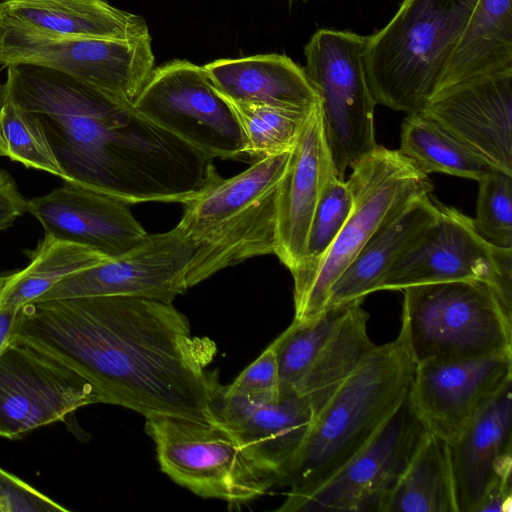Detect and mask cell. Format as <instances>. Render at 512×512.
<instances>
[{"label": "cell", "instance_id": "obj_32", "mask_svg": "<svg viewBox=\"0 0 512 512\" xmlns=\"http://www.w3.org/2000/svg\"><path fill=\"white\" fill-rule=\"evenodd\" d=\"M229 103L240 121L246 154L256 160L291 150L314 107L297 110Z\"/></svg>", "mask_w": 512, "mask_h": 512}, {"label": "cell", "instance_id": "obj_22", "mask_svg": "<svg viewBox=\"0 0 512 512\" xmlns=\"http://www.w3.org/2000/svg\"><path fill=\"white\" fill-rule=\"evenodd\" d=\"M277 189L241 212L185 235L194 245L186 275L188 288L228 266L276 253Z\"/></svg>", "mask_w": 512, "mask_h": 512}, {"label": "cell", "instance_id": "obj_11", "mask_svg": "<svg viewBox=\"0 0 512 512\" xmlns=\"http://www.w3.org/2000/svg\"><path fill=\"white\" fill-rule=\"evenodd\" d=\"M460 280L487 282L512 303V248L489 243L472 218L437 201L434 221L394 261L379 291Z\"/></svg>", "mask_w": 512, "mask_h": 512}, {"label": "cell", "instance_id": "obj_30", "mask_svg": "<svg viewBox=\"0 0 512 512\" xmlns=\"http://www.w3.org/2000/svg\"><path fill=\"white\" fill-rule=\"evenodd\" d=\"M398 150L426 175L444 173L478 180L494 169L419 111L403 120Z\"/></svg>", "mask_w": 512, "mask_h": 512}, {"label": "cell", "instance_id": "obj_3", "mask_svg": "<svg viewBox=\"0 0 512 512\" xmlns=\"http://www.w3.org/2000/svg\"><path fill=\"white\" fill-rule=\"evenodd\" d=\"M415 367L400 335L376 345L314 416L279 483L287 494L311 492L353 458L408 395Z\"/></svg>", "mask_w": 512, "mask_h": 512}, {"label": "cell", "instance_id": "obj_12", "mask_svg": "<svg viewBox=\"0 0 512 512\" xmlns=\"http://www.w3.org/2000/svg\"><path fill=\"white\" fill-rule=\"evenodd\" d=\"M428 434L408 395L371 440L316 489L287 494L282 512H380Z\"/></svg>", "mask_w": 512, "mask_h": 512}, {"label": "cell", "instance_id": "obj_23", "mask_svg": "<svg viewBox=\"0 0 512 512\" xmlns=\"http://www.w3.org/2000/svg\"><path fill=\"white\" fill-rule=\"evenodd\" d=\"M0 16L49 35L103 39L150 36L142 16L106 0H2Z\"/></svg>", "mask_w": 512, "mask_h": 512}, {"label": "cell", "instance_id": "obj_31", "mask_svg": "<svg viewBox=\"0 0 512 512\" xmlns=\"http://www.w3.org/2000/svg\"><path fill=\"white\" fill-rule=\"evenodd\" d=\"M349 305L325 309L308 321L293 320L273 341L280 394H294L317 352L335 330Z\"/></svg>", "mask_w": 512, "mask_h": 512}, {"label": "cell", "instance_id": "obj_14", "mask_svg": "<svg viewBox=\"0 0 512 512\" xmlns=\"http://www.w3.org/2000/svg\"><path fill=\"white\" fill-rule=\"evenodd\" d=\"M194 245L177 225L149 235L128 253L75 272L36 300L133 296L172 302L188 288Z\"/></svg>", "mask_w": 512, "mask_h": 512}, {"label": "cell", "instance_id": "obj_15", "mask_svg": "<svg viewBox=\"0 0 512 512\" xmlns=\"http://www.w3.org/2000/svg\"><path fill=\"white\" fill-rule=\"evenodd\" d=\"M512 352L416 365L409 398L429 433L449 444L508 383Z\"/></svg>", "mask_w": 512, "mask_h": 512}, {"label": "cell", "instance_id": "obj_4", "mask_svg": "<svg viewBox=\"0 0 512 512\" xmlns=\"http://www.w3.org/2000/svg\"><path fill=\"white\" fill-rule=\"evenodd\" d=\"M478 0H403L391 20L367 36L365 70L376 104L407 114L434 94Z\"/></svg>", "mask_w": 512, "mask_h": 512}, {"label": "cell", "instance_id": "obj_27", "mask_svg": "<svg viewBox=\"0 0 512 512\" xmlns=\"http://www.w3.org/2000/svg\"><path fill=\"white\" fill-rule=\"evenodd\" d=\"M292 150V149H291ZM291 150L260 158L240 174L219 177L206 190L184 203L178 226L185 235L213 225L248 208L278 186Z\"/></svg>", "mask_w": 512, "mask_h": 512}, {"label": "cell", "instance_id": "obj_21", "mask_svg": "<svg viewBox=\"0 0 512 512\" xmlns=\"http://www.w3.org/2000/svg\"><path fill=\"white\" fill-rule=\"evenodd\" d=\"M203 68L231 103L308 110L319 102L304 68L285 55L217 59Z\"/></svg>", "mask_w": 512, "mask_h": 512}, {"label": "cell", "instance_id": "obj_33", "mask_svg": "<svg viewBox=\"0 0 512 512\" xmlns=\"http://www.w3.org/2000/svg\"><path fill=\"white\" fill-rule=\"evenodd\" d=\"M353 205V196L346 180L333 174L325 185L317 203L302 262L291 271L298 275L323 257L347 220Z\"/></svg>", "mask_w": 512, "mask_h": 512}, {"label": "cell", "instance_id": "obj_40", "mask_svg": "<svg viewBox=\"0 0 512 512\" xmlns=\"http://www.w3.org/2000/svg\"><path fill=\"white\" fill-rule=\"evenodd\" d=\"M17 311L0 309V351L9 340Z\"/></svg>", "mask_w": 512, "mask_h": 512}, {"label": "cell", "instance_id": "obj_9", "mask_svg": "<svg viewBox=\"0 0 512 512\" xmlns=\"http://www.w3.org/2000/svg\"><path fill=\"white\" fill-rule=\"evenodd\" d=\"M0 63L58 70L132 104L154 69L155 57L151 36L103 39L49 35L0 16Z\"/></svg>", "mask_w": 512, "mask_h": 512}, {"label": "cell", "instance_id": "obj_42", "mask_svg": "<svg viewBox=\"0 0 512 512\" xmlns=\"http://www.w3.org/2000/svg\"><path fill=\"white\" fill-rule=\"evenodd\" d=\"M4 280H5V277H1V276H0V292H1V289H2V287H3Z\"/></svg>", "mask_w": 512, "mask_h": 512}, {"label": "cell", "instance_id": "obj_6", "mask_svg": "<svg viewBox=\"0 0 512 512\" xmlns=\"http://www.w3.org/2000/svg\"><path fill=\"white\" fill-rule=\"evenodd\" d=\"M353 205L335 240L312 267L293 276L295 321L325 309L328 293L372 235L410 201L431 194L433 184L399 150L377 145L351 168Z\"/></svg>", "mask_w": 512, "mask_h": 512}, {"label": "cell", "instance_id": "obj_41", "mask_svg": "<svg viewBox=\"0 0 512 512\" xmlns=\"http://www.w3.org/2000/svg\"><path fill=\"white\" fill-rule=\"evenodd\" d=\"M0 112H1V100H0ZM0 156H6L5 145H4V142L2 140L1 135H0Z\"/></svg>", "mask_w": 512, "mask_h": 512}, {"label": "cell", "instance_id": "obj_18", "mask_svg": "<svg viewBox=\"0 0 512 512\" xmlns=\"http://www.w3.org/2000/svg\"><path fill=\"white\" fill-rule=\"evenodd\" d=\"M213 422L228 430L278 482L299 452L314 420L310 405L296 394L276 399L228 393L218 384L212 399Z\"/></svg>", "mask_w": 512, "mask_h": 512}, {"label": "cell", "instance_id": "obj_29", "mask_svg": "<svg viewBox=\"0 0 512 512\" xmlns=\"http://www.w3.org/2000/svg\"><path fill=\"white\" fill-rule=\"evenodd\" d=\"M99 253L45 234L29 265L5 277L0 292L1 310H18L36 300L70 274L106 261Z\"/></svg>", "mask_w": 512, "mask_h": 512}, {"label": "cell", "instance_id": "obj_10", "mask_svg": "<svg viewBox=\"0 0 512 512\" xmlns=\"http://www.w3.org/2000/svg\"><path fill=\"white\" fill-rule=\"evenodd\" d=\"M132 105L212 158L238 159L246 154L238 116L203 66L177 59L154 67Z\"/></svg>", "mask_w": 512, "mask_h": 512}, {"label": "cell", "instance_id": "obj_1", "mask_svg": "<svg viewBox=\"0 0 512 512\" xmlns=\"http://www.w3.org/2000/svg\"><path fill=\"white\" fill-rule=\"evenodd\" d=\"M9 338L55 357L93 383L107 404L144 417L213 423L216 345L192 333L172 302L133 296L33 300Z\"/></svg>", "mask_w": 512, "mask_h": 512}, {"label": "cell", "instance_id": "obj_8", "mask_svg": "<svg viewBox=\"0 0 512 512\" xmlns=\"http://www.w3.org/2000/svg\"><path fill=\"white\" fill-rule=\"evenodd\" d=\"M367 36L320 29L304 47L305 74L316 91L324 133L338 177L370 153L376 102L365 70Z\"/></svg>", "mask_w": 512, "mask_h": 512}, {"label": "cell", "instance_id": "obj_25", "mask_svg": "<svg viewBox=\"0 0 512 512\" xmlns=\"http://www.w3.org/2000/svg\"><path fill=\"white\" fill-rule=\"evenodd\" d=\"M510 70L512 0H478L434 94L459 83Z\"/></svg>", "mask_w": 512, "mask_h": 512}, {"label": "cell", "instance_id": "obj_34", "mask_svg": "<svg viewBox=\"0 0 512 512\" xmlns=\"http://www.w3.org/2000/svg\"><path fill=\"white\" fill-rule=\"evenodd\" d=\"M0 135L6 156L27 167L63 178L46 138L38 124L7 99L1 98Z\"/></svg>", "mask_w": 512, "mask_h": 512}, {"label": "cell", "instance_id": "obj_26", "mask_svg": "<svg viewBox=\"0 0 512 512\" xmlns=\"http://www.w3.org/2000/svg\"><path fill=\"white\" fill-rule=\"evenodd\" d=\"M361 304L348 306L294 390L310 405L314 416L376 346L368 335L369 314Z\"/></svg>", "mask_w": 512, "mask_h": 512}, {"label": "cell", "instance_id": "obj_24", "mask_svg": "<svg viewBox=\"0 0 512 512\" xmlns=\"http://www.w3.org/2000/svg\"><path fill=\"white\" fill-rule=\"evenodd\" d=\"M436 210L437 200L427 194L410 201L382 225L333 283L325 309L363 302L379 291L391 265L434 221Z\"/></svg>", "mask_w": 512, "mask_h": 512}, {"label": "cell", "instance_id": "obj_20", "mask_svg": "<svg viewBox=\"0 0 512 512\" xmlns=\"http://www.w3.org/2000/svg\"><path fill=\"white\" fill-rule=\"evenodd\" d=\"M449 445L458 512H474L490 485L512 478V382Z\"/></svg>", "mask_w": 512, "mask_h": 512}, {"label": "cell", "instance_id": "obj_17", "mask_svg": "<svg viewBox=\"0 0 512 512\" xmlns=\"http://www.w3.org/2000/svg\"><path fill=\"white\" fill-rule=\"evenodd\" d=\"M130 206L111 194L67 181L44 196L27 200V212L38 219L45 234L87 247L107 259L128 253L148 236Z\"/></svg>", "mask_w": 512, "mask_h": 512}, {"label": "cell", "instance_id": "obj_38", "mask_svg": "<svg viewBox=\"0 0 512 512\" xmlns=\"http://www.w3.org/2000/svg\"><path fill=\"white\" fill-rule=\"evenodd\" d=\"M25 212L27 200L18 190L12 176L6 170H0V231L11 227Z\"/></svg>", "mask_w": 512, "mask_h": 512}, {"label": "cell", "instance_id": "obj_5", "mask_svg": "<svg viewBox=\"0 0 512 512\" xmlns=\"http://www.w3.org/2000/svg\"><path fill=\"white\" fill-rule=\"evenodd\" d=\"M403 292L399 335L415 365L512 352V303L489 283L437 282Z\"/></svg>", "mask_w": 512, "mask_h": 512}, {"label": "cell", "instance_id": "obj_37", "mask_svg": "<svg viewBox=\"0 0 512 512\" xmlns=\"http://www.w3.org/2000/svg\"><path fill=\"white\" fill-rule=\"evenodd\" d=\"M69 510L0 467V512Z\"/></svg>", "mask_w": 512, "mask_h": 512}, {"label": "cell", "instance_id": "obj_19", "mask_svg": "<svg viewBox=\"0 0 512 512\" xmlns=\"http://www.w3.org/2000/svg\"><path fill=\"white\" fill-rule=\"evenodd\" d=\"M333 174L337 172L326 141L318 102L291 150L287 170L277 189L275 255L290 272L304 258L317 203Z\"/></svg>", "mask_w": 512, "mask_h": 512}, {"label": "cell", "instance_id": "obj_2", "mask_svg": "<svg viewBox=\"0 0 512 512\" xmlns=\"http://www.w3.org/2000/svg\"><path fill=\"white\" fill-rule=\"evenodd\" d=\"M1 98L40 127L67 182L133 203L193 199L219 177L213 158L132 104L58 70L9 65Z\"/></svg>", "mask_w": 512, "mask_h": 512}, {"label": "cell", "instance_id": "obj_35", "mask_svg": "<svg viewBox=\"0 0 512 512\" xmlns=\"http://www.w3.org/2000/svg\"><path fill=\"white\" fill-rule=\"evenodd\" d=\"M477 181L476 230L489 243L512 248V175L491 169Z\"/></svg>", "mask_w": 512, "mask_h": 512}, {"label": "cell", "instance_id": "obj_36", "mask_svg": "<svg viewBox=\"0 0 512 512\" xmlns=\"http://www.w3.org/2000/svg\"><path fill=\"white\" fill-rule=\"evenodd\" d=\"M230 394L276 399L280 396L278 363L272 342L251 364L229 384Z\"/></svg>", "mask_w": 512, "mask_h": 512}, {"label": "cell", "instance_id": "obj_39", "mask_svg": "<svg viewBox=\"0 0 512 512\" xmlns=\"http://www.w3.org/2000/svg\"><path fill=\"white\" fill-rule=\"evenodd\" d=\"M512 478L501 479L488 487L474 512H511Z\"/></svg>", "mask_w": 512, "mask_h": 512}, {"label": "cell", "instance_id": "obj_7", "mask_svg": "<svg viewBox=\"0 0 512 512\" xmlns=\"http://www.w3.org/2000/svg\"><path fill=\"white\" fill-rule=\"evenodd\" d=\"M160 469L202 498L240 505L264 495L278 482L237 439L217 423L173 416L145 417Z\"/></svg>", "mask_w": 512, "mask_h": 512}, {"label": "cell", "instance_id": "obj_28", "mask_svg": "<svg viewBox=\"0 0 512 512\" xmlns=\"http://www.w3.org/2000/svg\"><path fill=\"white\" fill-rule=\"evenodd\" d=\"M380 512H458L447 441L428 432Z\"/></svg>", "mask_w": 512, "mask_h": 512}, {"label": "cell", "instance_id": "obj_16", "mask_svg": "<svg viewBox=\"0 0 512 512\" xmlns=\"http://www.w3.org/2000/svg\"><path fill=\"white\" fill-rule=\"evenodd\" d=\"M419 112L492 168L512 175V70L442 89Z\"/></svg>", "mask_w": 512, "mask_h": 512}, {"label": "cell", "instance_id": "obj_13", "mask_svg": "<svg viewBox=\"0 0 512 512\" xmlns=\"http://www.w3.org/2000/svg\"><path fill=\"white\" fill-rule=\"evenodd\" d=\"M96 403L107 404L104 394L55 357L14 338L1 349L0 437L19 439Z\"/></svg>", "mask_w": 512, "mask_h": 512}]
</instances>
